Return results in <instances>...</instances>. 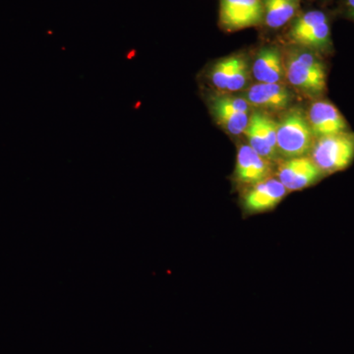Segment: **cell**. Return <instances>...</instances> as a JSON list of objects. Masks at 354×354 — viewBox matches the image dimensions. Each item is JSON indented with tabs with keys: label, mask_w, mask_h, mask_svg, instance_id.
I'll return each mask as SVG.
<instances>
[{
	"label": "cell",
	"mask_w": 354,
	"mask_h": 354,
	"mask_svg": "<svg viewBox=\"0 0 354 354\" xmlns=\"http://www.w3.org/2000/svg\"><path fill=\"white\" fill-rule=\"evenodd\" d=\"M286 82L300 94L317 99L327 87V73L316 51L290 44L286 51Z\"/></svg>",
	"instance_id": "6da1fadb"
},
{
	"label": "cell",
	"mask_w": 354,
	"mask_h": 354,
	"mask_svg": "<svg viewBox=\"0 0 354 354\" xmlns=\"http://www.w3.org/2000/svg\"><path fill=\"white\" fill-rule=\"evenodd\" d=\"M285 30L286 41L293 46L316 53L329 50L332 46L329 15L320 9L300 10Z\"/></svg>",
	"instance_id": "7a4b0ae2"
},
{
	"label": "cell",
	"mask_w": 354,
	"mask_h": 354,
	"mask_svg": "<svg viewBox=\"0 0 354 354\" xmlns=\"http://www.w3.org/2000/svg\"><path fill=\"white\" fill-rule=\"evenodd\" d=\"M315 140L306 113L301 109H288L278 121L277 145L279 160L309 156Z\"/></svg>",
	"instance_id": "3957f363"
},
{
	"label": "cell",
	"mask_w": 354,
	"mask_h": 354,
	"mask_svg": "<svg viewBox=\"0 0 354 354\" xmlns=\"http://www.w3.org/2000/svg\"><path fill=\"white\" fill-rule=\"evenodd\" d=\"M309 157L324 176L344 171L354 160V133L344 131L317 138Z\"/></svg>",
	"instance_id": "277c9868"
},
{
	"label": "cell",
	"mask_w": 354,
	"mask_h": 354,
	"mask_svg": "<svg viewBox=\"0 0 354 354\" xmlns=\"http://www.w3.org/2000/svg\"><path fill=\"white\" fill-rule=\"evenodd\" d=\"M251 65L245 53H234L214 64L204 72V78L214 91L220 93L243 92L251 78Z\"/></svg>",
	"instance_id": "5b68a950"
},
{
	"label": "cell",
	"mask_w": 354,
	"mask_h": 354,
	"mask_svg": "<svg viewBox=\"0 0 354 354\" xmlns=\"http://www.w3.org/2000/svg\"><path fill=\"white\" fill-rule=\"evenodd\" d=\"M207 106L216 124L227 134H244L254 109L241 95L213 91L206 95Z\"/></svg>",
	"instance_id": "8992f818"
},
{
	"label": "cell",
	"mask_w": 354,
	"mask_h": 354,
	"mask_svg": "<svg viewBox=\"0 0 354 354\" xmlns=\"http://www.w3.org/2000/svg\"><path fill=\"white\" fill-rule=\"evenodd\" d=\"M264 17L262 0H218V26L227 32L260 27Z\"/></svg>",
	"instance_id": "52a82bcc"
},
{
	"label": "cell",
	"mask_w": 354,
	"mask_h": 354,
	"mask_svg": "<svg viewBox=\"0 0 354 354\" xmlns=\"http://www.w3.org/2000/svg\"><path fill=\"white\" fill-rule=\"evenodd\" d=\"M277 130L278 121L265 111L254 109L244 132L248 145L261 157L274 164L281 160L277 145Z\"/></svg>",
	"instance_id": "ba28073f"
},
{
	"label": "cell",
	"mask_w": 354,
	"mask_h": 354,
	"mask_svg": "<svg viewBox=\"0 0 354 354\" xmlns=\"http://www.w3.org/2000/svg\"><path fill=\"white\" fill-rule=\"evenodd\" d=\"M251 108L265 113H285L291 108L295 94L286 83H255L241 95Z\"/></svg>",
	"instance_id": "9c48e42d"
},
{
	"label": "cell",
	"mask_w": 354,
	"mask_h": 354,
	"mask_svg": "<svg viewBox=\"0 0 354 354\" xmlns=\"http://www.w3.org/2000/svg\"><path fill=\"white\" fill-rule=\"evenodd\" d=\"M288 193L277 177H268L265 180L246 188L242 196V209L248 215L267 213L276 209Z\"/></svg>",
	"instance_id": "30bf717a"
},
{
	"label": "cell",
	"mask_w": 354,
	"mask_h": 354,
	"mask_svg": "<svg viewBox=\"0 0 354 354\" xmlns=\"http://www.w3.org/2000/svg\"><path fill=\"white\" fill-rule=\"evenodd\" d=\"M276 174L288 192L308 188L324 176L309 156L279 160Z\"/></svg>",
	"instance_id": "8fae6325"
},
{
	"label": "cell",
	"mask_w": 354,
	"mask_h": 354,
	"mask_svg": "<svg viewBox=\"0 0 354 354\" xmlns=\"http://www.w3.org/2000/svg\"><path fill=\"white\" fill-rule=\"evenodd\" d=\"M272 165L274 162L261 157L248 144H242L239 146L235 164V183L245 189L251 187L271 176Z\"/></svg>",
	"instance_id": "7c38bea8"
},
{
	"label": "cell",
	"mask_w": 354,
	"mask_h": 354,
	"mask_svg": "<svg viewBox=\"0 0 354 354\" xmlns=\"http://www.w3.org/2000/svg\"><path fill=\"white\" fill-rule=\"evenodd\" d=\"M277 44H265L256 51L251 75L256 83H285V55Z\"/></svg>",
	"instance_id": "4fadbf2b"
},
{
	"label": "cell",
	"mask_w": 354,
	"mask_h": 354,
	"mask_svg": "<svg viewBox=\"0 0 354 354\" xmlns=\"http://www.w3.org/2000/svg\"><path fill=\"white\" fill-rule=\"evenodd\" d=\"M315 138L348 131V122L334 104L326 100L312 102L306 113Z\"/></svg>",
	"instance_id": "5bb4252c"
},
{
	"label": "cell",
	"mask_w": 354,
	"mask_h": 354,
	"mask_svg": "<svg viewBox=\"0 0 354 354\" xmlns=\"http://www.w3.org/2000/svg\"><path fill=\"white\" fill-rule=\"evenodd\" d=\"M264 8L262 27L266 31L285 30L301 10V0H262Z\"/></svg>",
	"instance_id": "9a60e30c"
},
{
	"label": "cell",
	"mask_w": 354,
	"mask_h": 354,
	"mask_svg": "<svg viewBox=\"0 0 354 354\" xmlns=\"http://www.w3.org/2000/svg\"><path fill=\"white\" fill-rule=\"evenodd\" d=\"M344 8L346 17L354 21V0H344Z\"/></svg>",
	"instance_id": "2e32d148"
}]
</instances>
